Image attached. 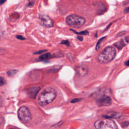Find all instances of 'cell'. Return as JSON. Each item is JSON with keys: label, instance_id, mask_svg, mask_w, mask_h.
I'll return each instance as SVG.
<instances>
[{"label": "cell", "instance_id": "5bb4252c", "mask_svg": "<svg viewBox=\"0 0 129 129\" xmlns=\"http://www.w3.org/2000/svg\"><path fill=\"white\" fill-rule=\"evenodd\" d=\"M105 37H103L98 41L97 43V44H96V50H98L99 49L100 44L101 43V42L103 41V40H105Z\"/></svg>", "mask_w": 129, "mask_h": 129}, {"label": "cell", "instance_id": "603a6c76", "mask_svg": "<svg viewBox=\"0 0 129 129\" xmlns=\"http://www.w3.org/2000/svg\"><path fill=\"white\" fill-rule=\"evenodd\" d=\"M34 5V1H33V0H31V2H29V6H31V7H32V6H33Z\"/></svg>", "mask_w": 129, "mask_h": 129}, {"label": "cell", "instance_id": "277c9868", "mask_svg": "<svg viewBox=\"0 0 129 129\" xmlns=\"http://www.w3.org/2000/svg\"><path fill=\"white\" fill-rule=\"evenodd\" d=\"M94 127L97 129H117L118 126L115 122L113 120L105 118L96 121L94 124Z\"/></svg>", "mask_w": 129, "mask_h": 129}, {"label": "cell", "instance_id": "3957f363", "mask_svg": "<svg viewBox=\"0 0 129 129\" xmlns=\"http://www.w3.org/2000/svg\"><path fill=\"white\" fill-rule=\"evenodd\" d=\"M66 22L71 27L79 28L83 26L85 24V19L81 16L76 14H72L67 17Z\"/></svg>", "mask_w": 129, "mask_h": 129}, {"label": "cell", "instance_id": "30bf717a", "mask_svg": "<svg viewBox=\"0 0 129 129\" xmlns=\"http://www.w3.org/2000/svg\"><path fill=\"white\" fill-rule=\"evenodd\" d=\"M121 116V114L118 113L117 112H111L107 113L106 114L104 115L105 118L110 119V118H113V119H117L120 118Z\"/></svg>", "mask_w": 129, "mask_h": 129}, {"label": "cell", "instance_id": "ba28073f", "mask_svg": "<svg viewBox=\"0 0 129 129\" xmlns=\"http://www.w3.org/2000/svg\"><path fill=\"white\" fill-rule=\"evenodd\" d=\"M129 42V36H127L125 37L123 40H121L119 41L116 42L114 44V46L117 48L121 49L123 48L127 43Z\"/></svg>", "mask_w": 129, "mask_h": 129}, {"label": "cell", "instance_id": "9c48e42d", "mask_svg": "<svg viewBox=\"0 0 129 129\" xmlns=\"http://www.w3.org/2000/svg\"><path fill=\"white\" fill-rule=\"evenodd\" d=\"M76 71L79 76H85L88 73V68L85 66L81 65L77 68Z\"/></svg>", "mask_w": 129, "mask_h": 129}, {"label": "cell", "instance_id": "d6986e66", "mask_svg": "<svg viewBox=\"0 0 129 129\" xmlns=\"http://www.w3.org/2000/svg\"><path fill=\"white\" fill-rule=\"evenodd\" d=\"M16 38H17V39H18L19 40H25V38L23 36H22V35H17Z\"/></svg>", "mask_w": 129, "mask_h": 129}, {"label": "cell", "instance_id": "6da1fadb", "mask_svg": "<svg viewBox=\"0 0 129 129\" xmlns=\"http://www.w3.org/2000/svg\"><path fill=\"white\" fill-rule=\"evenodd\" d=\"M56 96V92L51 87L44 88L38 94L37 101L40 106H46L52 102Z\"/></svg>", "mask_w": 129, "mask_h": 129}, {"label": "cell", "instance_id": "8992f818", "mask_svg": "<svg viewBox=\"0 0 129 129\" xmlns=\"http://www.w3.org/2000/svg\"><path fill=\"white\" fill-rule=\"evenodd\" d=\"M112 104V99L110 97L104 95L97 99L96 104L99 106H108Z\"/></svg>", "mask_w": 129, "mask_h": 129}, {"label": "cell", "instance_id": "d4e9b609", "mask_svg": "<svg viewBox=\"0 0 129 129\" xmlns=\"http://www.w3.org/2000/svg\"><path fill=\"white\" fill-rule=\"evenodd\" d=\"M6 0H0V5L3 4L6 2Z\"/></svg>", "mask_w": 129, "mask_h": 129}, {"label": "cell", "instance_id": "5b68a950", "mask_svg": "<svg viewBox=\"0 0 129 129\" xmlns=\"http://www.w3.org/2000/svg\"><path fill=\"white\" fill-rule=\"evenodd\" d=\"M18 118L23 123L27 124L31 120V114L28 107L22 106L19 109L18 112Z\"/></svg>", "mask_w": 129, "mask_h": 129}, {"label": "cell", "instance_id": "7a4b0ae2", "mask_svg": "<svg viewBox=\"0 0 129 129\" xmlns=\"http://www.w3.org/2000/svg\"><path fill=\"white\" fill-rule=\"evenodd\" d=\"M116 54L115 48L113 47H108L99 54L97 60L100 64H106L114 59Z\"/></svg>", "mask_w": 129, "mask_h": 129}, {"label": "cell", "instance_id": "4fadbf2b", "mask_svg": "<svg viewBox=\"0 0 129 129\" xmlns=\"http://www.w3.org/2000/svg\"><path fill=\"white\" fill-rule=\"evenodd\" d=\"M73 31H74V32H75V33L77 34H80V35H87L89 34V32L87 31H81L80 32H77L76 31H75V30H71Z\"/></svg>", "mask_w": 129, "mask_h": 129}, {"label": "cell", "instance_id": "9a60e30c", "mask_svg": "<svg viewBox=\"0 0 129 129\" xmlns=\"http://www.w3.org/2000/svg\"><path fill=\"white\" fill-rule=\"evenodd\" d=\"M122 127L123 128H129V121H126L122 124Z\"/></svg>", "mask_w": 129, "mask_h": 129}, {"label": "cell", "instance_id": "44dd1931", "mask_svg": "<svg viewBox=\"0 0 129 129\" xmlns=\"http://www.w3.org/2000/svg\"><path fill=\"white\" fill-rule=\"evenodd\" d=\"M124 13L125 14L129 13V7L125 9V10L124 11Z\"/></svg>", "mask_w": 129, "mask_h": 129}, {"label": "cell", "instance_id": "e0dca14e", "mask_svg": "<svg viewBox=\"0 0 129 129\" xmlns=\"http://www.w3.org/2000/svg\"><path fill=\"white\" fill-rule=\"evenodd\" d=\"M5 84V80L2 77H0V86L4 85Z\"/></svg>", "mask_w": 129, "mask_h": 129}, {"label": "cell", "instance_id": "7402d4cb", "mask_svg": "<svg viewBox=\"0 0 129 129\" xmlns=\"http://www.w3.org/2000/svg\"><path fill=\"white\" fill-rule=\"evenodd\" d=\"M47 51L46 50H43L39 51H37V52H36V53H34V54H41V53H42L45 52V51Z\"/></svg>", "mask_w": 129, "mask_h": 129}, {"label": "cell", "instance_id": "2e32d148", "mask_svg": "<svg viewBox=\"0 0 129 129\" xmlns=\"http://www.w3.org/2000/svg\"><path fill=\"white\" fill-rule=\"evenodd\" d=\"M5 104V100L2 96H0V107H2Z\"/></svg>", "mask_w": 129, "mask_h": 129}, {"label": "cell", "instance_id": "7c38bea8", "mask_svg": "<svg viewBox=\"0 0 129 129\" xmlns=\"http://www.w3.org/2000/svg\"><path fill=\"white\" fill-rule=\"evenodd\" d=\"M17 72H18V70H12L9 71L7 73V74L9 76L12 77V76H14V75H15L17 73Z\"/></svg>", "mask_w": 129, "mask_h": 129}, {"label": "cell", "instance_id": "ffe728a7", "mask_svg": "<svg viewBox=\"0 0 129 129\" xmlns=\"http://www.w3.org/2000/svg\"><path fill=\"white\" fill-rule=\"evenodd\" d=\"M81 100V99H80V98H75V99L72 100L71 103H73V104H74V103H76V102H78L80 101Z\"/></svg>", "mask_w": 129, "mask_h": 129}, {"label": "cell", "instance_id": "8fae6325", "mask_svg": "<svg viewBox=\"0 0 129 129\" xmlns=\"http://www.w3.org/2000/svg\"><path fill=\"white\" fill-rule=\"evenodd\" d=\"M51 56V54L49 53H45L42 55H41L40 57H39V60L41 61H44V60H48V59Z\"/></svg>", "mask_w": 129, "mask_h": 129}, {"label": "cell", "instance_id": "484cf974", "mask_svg": "<svg viewBox=\"0 0 129 129\" xmlns=\"http://www.w3.org/2000/svg\"><path fill=\"white\" fill-rule=\"evenodd\" d=\"M125 64L126 66H129V60L125 63Z\"/></svg>", "mask_w": 129, "mask_h": 129}, {"label": "cell", "instance_id": "cb8c5ba5", "mask_svg": "<svg viewBox=\"0 0 129 129\" xmlns=\"http://www.w3.org/2000/svg\"><path fill=\"white\" fill-rule=\"evenodd\" d=\"M77 38L80 41H82L83 40V37L81 36H77Z\"/></svg>", "mask_w": 129, "mask_h": 129}, {"label": "cell", "instance_id": "4316f807", "mask_svg": "<svg viewBox=\"0 0 129 129\" xmlns=\"http://www.w3.org/2000/svg\"><path fill=\"white\" fill-rule=\"evenodd\" d=\"M1 49H0V53H1Z\"/></svg>", "mask_w": 129, "mask_h": 129}, {"label": "cell", "instance_id": "52a82bcc", "mask_svg": "<svg viewBox=\"0 0 129 129\" xmlns=\"http://www.w3.org/2000/svg\"><path fill=\"white\" fill-rule=\"evenodd\" d=\"M40 20L41 24L45 27L49 28L54 26L53 20L48 16L42 15L40 17Z\"/></svg>", "mask_w": 129, "mask_h": 129}, {"label": "cell", "instance_id": "ac0fdd59", "mask_svg": "<svg viewBox=\"0 0 129 129\" xmlns=\"http://www.w3.org/2000/svg\"><path fill=\"white\" fill-rule=\"evenodd\" d=\"M61 44H64V45H66L67 46H70V42L68 40H63L61 42Z\"/></svg>", "mask_w": 129, "mask_h": 129}]
</instances>
